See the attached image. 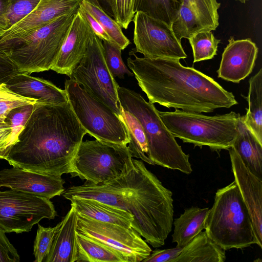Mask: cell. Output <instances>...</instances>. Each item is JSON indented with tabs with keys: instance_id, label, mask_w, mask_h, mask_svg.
Wrapping results in <instances>:
<instances>
[{
	"instance_id": "obj_27",
	"label": "cell",
	"mask_w": 262,
	"mask_h": 262,
	"mask_svg": "<svg viewBox=\"0 0 262 262\" xmlns=\"http://www.w3.org/2000/svg\"><path fill=\"white\" fill-rule=\"evenodd\" d=\"M180 3L177 17L171 24L172 31L179 41L202 31H211L203 24L191 5Z\"/></svg>"
},
{
	"instance_id": "obj_20",
	"label": "cell",
	"mask_w": 262,
	"mask_h": 262,
	"mask_svg": "<svg viewBox=\"0 0 262 262\" xmlns=\"http://www.w3.org/2000/svg\"><path fill=\"white\" fill-rule=\"evenodd\" d=\"M78 217L74 207L71 206L62 220L44 262H76Z\"/></svg>"
},
{
	"instance_id": "obj_1",
	"label": "cell",
	"mask_w": 262,
	"mask_h": 262,
	"mask_svg": "<svg viewBox=\"0 0 262 262\" xmlns=\"http://www.w3.org/2000/svg\"><path fill=\"white\" fill-rule=\"evenodd\" d=\"M86 134L69 101L37 102L17 141L0 155V159L13 167L61 176L70 173L74 156Z\"/></svg>"
},
{
	"instance_id": "obj_16",
	"label": "cell",
	"mask_w": 262,
	"mask_h": 262,
	"mask_svg": "<svg viewBox=\"0 0 262 262\" xmlns=\"http://www.w3.org/2000/svg\"><path fill=\"white\" fill-rule=\"evenodd\" d=\"M222 54L218 77L238 83L252 72L258 48L250 38L235 40L231 37Z\"/></svg>"
},
{
	"instance_id": "obj_19",
	"label": "cell",
	"mask_w": 262,
	"mask_h": 262,
	"mask_svg": "<svg viewBox=\"0 0 262 262\" xmlns=\"http://www.w3.org/2000/svg\"><path fill=\"white\" fill-rule=\"evenodd\" d=\"M5 83L14 93L35 99L39 102L60 104L68 101L64 90L49 80L33 77L26 73H18Z\"/></svg>"
},
{
	"instance_id": "obj_40",
	"label": "cell",
	"mask_w": 262,
	"mask_h": 262,
	"mask_svg": "<svg viewBox=\"0 0 262 262\" xmlns=\"http://www.w3.org/2000/svg\"><path fill=\"white\" fill-rule=\"evenodd\" d=\"M183 248L176 247L166 249H156L144 259L143 262H173L181 253Z\"/></svg>"
},
{
	"instance_id": "obj_32",
	"label": "cell",
	"mask_w": 262,
	"mask_h": 262,
	"mask_svg": "<svg viewBox=\"0 0 262 262\" xmlns=\"http://www.w3.org/2000/svg\"><path fill=\"white\" fill-rule=\"evenodd\" d=\"M40 0H10L6 12L0 16V29H10L36 8Z\"/></svg>"
},
{
	"instance_id": "obj_13",
	"label": "cell",
	"mask_w": 262,
	"mask_h": 262,
	"mask_svg": "<svg viewBox=\"0 0 262 262\" xmlns=\"http://www.w3.org/2000/svg\"><path fill=\"white\" fill-rule=\"evenodd\" d=\"M133 21L136 53L150 59L180 60L187 57L181 41L167 23L141 12H136Z\"/></svg>"
},
{
	"instance_id": "obj_18",
	"label": "cell",
	"mask_w": 262,
	"mask_h": 262,
	"mask_svg": "<svg viewBox=\"0 0 262 262\" xmlns=\"http://www.w3.org/2000/svg\"><path fill=\"white\" fill-rule=\"evenodd\" d=\"M94 34L88 23L78 11L51 70L70 77L84 56Z\"/></svg>"
},
{
	"instance_id": "obj_48",
	"label": "cell",
	"mask_w": 262,
	"mask_h": 262,
	"mask_svg": "<svg viewBox=\"0 0 262 262\" xmlns=\"http://www.w3.org/2000/svg\"><path fill=\"white\" fill-rule=\"evenodd\" d=\"M3 31L0 29V33L2 32Z\"/></svg>"
},
{
	"instance_id": "obj_36",
	"label": "cell",
	"mask_w": 262,
	"mask_h": 262,
	"mask_svg": "<svg viewBox=\"0 0 262 262\" xmlns=\"http://www.w3.org/2000/svg\"><path fill=\"white\" fill-rule=\"evenodd\" d=\"M37 100L19 95L10 90L5 83H0V121L6 118L12 109L20 106L34 104Z\"/></svg>"
},
{
	"instance_id": "obj_24",
	"label": "cell",
	"mask_w": 262,
	"mask_h": 262,
	"mask_svg": "<svg viewBox=\"0 0 262 262\" xmlns=\"http://www.w3.org/2000/svg\"><path fill=\"white\" fill-rule=\"evenodd\" d=\"M209 208L191 207L185 210L174 220L172 242L183 248L205 229V223Z\"/></svg>"
},
{
	"instance_id": "obj_6",
	"label": "cell",
	"mask_w": 262,
	"mask_h": 262,
	"mask_svg": "<svg viewBox=\"0 0 262 262\" xmlns=\"http://www.w3.org/2000/svg\"><path fill=\"white\" fill-rule=\"evenodd\" d=\"M205 229L225 251L254 244L251 218L234 181L215 193L205 220Z\"/></svg>"
},
{
	"instance_id": "obj_43",
	"label": "cell",
	"mask_w": 262,
	"mask_h": 262,
	"mask_svg": "<svg viewBox=\"0 0 262 262\" xmlns=\"http://www.w3.org/2000/svg\"><path fill=\"white\" fill-rule=\"evenodd\" d=\"M11 128H0V155L8 148L11 136Z\"/></svg>"
},
{
	"instance_id": "obj_9",
	"label": "cell",
	"mask_w": 262,
	"mask_h": 262,
	"mask_svg": "<svg viewBox=\"0 0 262 262\" xmlns=\"http://www.w3.org/2000/svg\"><path fill=\"white\" fill-rule=\"evenodd\" d=\"M64 90L73 111L87 134L106 142L128 144V133L122 116L93 97L72 79L66 80Z\"/></svg>"
},
{
	"instance_id": "obj_35",
	"label": "cell",
	"mask_w": 262,
	"mask_h": 262,
	"mask_svg": "<svg viewBox=\"0 0 262 262\" xmlns=\"http://www.w3.org/2000/svg\"><path fill=\"white\" fill-rule=\"evenodd\" d=\"M102 43L105 62L113 76L120 79H123L125 75L134 76L123 61L121 48L113 42L103 41Z\"/></svg>"
},
{
	"instance_id": "obj_12",
	"label": "cell",
	"mask_w": 262,
	"mask_h": 262,
	"mask_svg": "<svg viewBox=\"0 0 262 262\" xmlns=\"http://www.w3.org/2000/svg\"><path fill=\"white\" fill-rule=\"evenodd\" d=\"M77 232L116 252L127 262H140L151 253L146 242L132 227L97 221L78 214Z\"/></svg>"
},
{
	"instance_id": "obj_29",
	"label": "cell",
	"mask_w": 262,
	"mask_h": 262,
	"mask_svg": "<svg viewBox=\"0 0 262 262\" xmlns=\"http://www.w3.org/2000/svg\"><path fill=\"white\" fill-rule=\"evenodd\" d=\"M81 5L100 24L121 49L124 50L130 43L123 34L121 26L103 10L98 0H82Z\"/></svg>"
},
{
	"instance_id": "obj_17",
	"label": "cell",
	"mask_w": 262,
	"mask_h": 262,
	"mask_svg": "<svg viewBox=\"0 0 262 262\" xmlns=\"http://www.w3.org/2000/svg\"><path fill=\"white\" fill-rule=\"evenodd\" d=\"M82 0H40L35 9L10 29L0 33V40L22 36L58 17L79 9Z\"/></svg>"
},
{
	"instance_id": "obj_23",
	"label": "cell",
	"mask_w": 262,
	"mask_h": 262,
	"mask_svg": "<svg viewBox=\"0 0 262 262\" xmlns=\"http://www.w3.org/2000/svg\"><path fill=\"white\" fill-rule=\"evenodd\" d=\"M225 250L205 232H201L184 247L173 262H224Z\"/></svg>"
},
{
	"instance_id": "obj_10",
	"label": "cell",
	"mask_w": 262,
	"mask_h": 262,
	"mask_svg": "<svg viewBox=\"0 0 262 262\" xmlns=\"http://www.w3.org/2000/svg\"><path fill=\"white\" fill-rule=\"evenodd\" d=\"M70 79L76 81L93 97L119 116H122L117 90L119 85L105 60L102 40L95 34L85 54L73 71Z\"/></svg>"
},
{
	"instance_id": "obj_5",
	"label": "cell",
	"mask_w": 262,
	"mask_h": 262,
	"mask_svg": "<svg viewBox=\"0 0 262 262\" xmlns=\"http://www.w3.org/2000/svg\"><path fill=\"white\" fill-rule=\"evenodd\" d=\"M117 92L121 108L134 115L143 128L148 158L155 165L191 173L189 155L182 150L174 136L165 127L154 104L127 88L119 86Z\"/></svg>"
},
{
	"instance_id": "obj_42",
	"label": "cell",
	"mask_w": 262,
	"mask_h": 262,
	"mask_svg": "<svg viewBox=\"0 0 262 262\" xmlns=\"http://www.w3.org/2000/svg\"><path fill=\"white\" fill-rule=\"evenodd\" d=\"M18 73L14 63L0 51V83H6Z\"/></svg>"
},
{
	"instance_id": "obj_38",
	"label": "cell",
	"mask_w": 262,
	"mask_h": 262,
	"mask_svg": "<svg viewBox=\"0 0 262 262\" xmlns=\"http://www.w3.org/2000/svg\"><path fill=\"white\" fill-rule=\"evenodd\" d=\"M108 5L114 19L124 29L133 21L135 12V0H103Z\"/></svg>"
},
{
	"instance_id": "obj_22",
	"label": "cell",
	"mask_w": 262,
	"mask_h": 262,
	"mask_svg": "<svg viewBox=\"0 0 262 262\" xmlns=\"http://www.w3.org/2000/svg\"><path fill=\"white\" fill-rule=\"evenodd\" d=\"M70 201L78 215L97 221L132 227L133 215L124 210L93 200L75 199Z\"/></svg>"
},
{
	"instance_id": "obj_34",
	"label": "cell",
	"mask_w": 262,
	"mask_h": 262,
	"mask_svg": "<svg viewBox=\"0 0 262 262\" xmlns=\"http://www.w3.org/2000/svg\"><path fill=\"white\" fill-rule=\"evenodd\" d=\"M62 221L54 227H44L38 224V229L34 242L35 262H43L48 255L56 234Z\"/></svg>"
},
{
	"instance_id": "obj_47",
	"label": "cell",
	"mask_w": 262,
	"mask_h": 262,
	"mask_svg": "<svg viewBox=\"0 0 262 262\" xmlns=\"http://www.w3.org/2000/svg\"><path fill=\"white\" fill-rule=\"evenodd\" d=\"M99 2H100V1H101V2H103V0H98Z\"/></svg>"
},
{
	"instance_id": "obj_28",
	"label": "cell",
	"mask_w": 262,
	"mask_h": 262,
	"mask_svg": "<svg viewBox=\"0 0 262 262\" xmlns=\"http://www.w3.org/2000/svg\"><path fill=\"white\" fill-rule=\"evenodd\" d=\"M121 113L128 133L129 142L127 147L132 157L140 159L149 164L155 165L148 157L147 140L140 121L134 115L122 108Z\"/></svg>"
},
{
	"instance_id": "obj_21",
	"label": "cell",
	"mask_w": 262,
	"mask_h": 262,
	"mask_svg": "<svg viewBox=\"0 0 262 262\" xmlns=\"http://www.w3.org/2000/svg\"><path fill=\"white\" fill-rule=\"evenodd\" d=\"M232 147L248 169L262 180V143L246 126L243 116L238 120L237 135Z\"/></svg>"
},
{
	"instance_id": "obj_8",
	"label": "cell",
	"mask_w": 262,
	"mask_h": 262,
	"mask_svg": "<svg viewBox=\"0 0 262 262\" xmlns=\"http://www.w3.org/2000/svg\"><path fill=\"white\" fill-rule=\"evenodd\" d=\"M133 159L127 145L97 139L82 141L70 174L94 184L104 183L127 174L134 168Z\"/></svg>"
},
{
	"instance_id": "obj_4",
	"label": "cell",
	"mask_w": 262,
	"mask_h": 262,
	"mask_svg": "<svg viewBox=\"0 0 262 262\" xmlns=\"http://www.w3.org/2000/svg\"><path fill=\"white\" fill-rule=\"evenodd\" d=\"M78 9L27 35L0 40V51L19 72L30 74L51 70Z\"/></svg>"
},
{
	"instance_id": "obj_14",
	"label": "cell",
	"mask_w": 262,
	"mask_h": 262,
	"mask_svg": "<svg viewBox=\"0 0 262 262\" xmlns=\"http://www.w3.org/2000/svg\"><path fill=\"white\" fill-rule=\"evenodd\" d=\"M228 150L234 182L251 218L254 244L262 248V180L248 169L233 147Z\"/></svg>"
},
{
	"instance_id": "obj_25",
	"label": "cell",
	"mask_w": 262,
	"mask_h": 262,
	"mask_svg": "<svg viewBox=\"0 0 262 262\" xmlns=\"http://www.w3.org/2000/svg\"><path fill=\"white\" fill-rule=\"evenodd\" d=\"M248 96L247 113L243 116L248 128L262 143V69L250 78Z\"/></svg>"
},
{
	"instance_id": "obj_7",
	"label": "cell",
	"mask_w": 262,
	"mask_h": 262,
	"mask_svg": "<svg viewBox=\"0 0 262 262\" xmlns=\"http://www.w3.org/2000/svg\"><path fill=\"white\" fill-rule=\"evenodd\" d=\"M167 129L183 142L202 147L208 146L217 152L229 150L238 132L239 113L206 116L200 113L176 109L173 112L158 111Z\"/></svg>"
},
{
	"instance_id": "obj_33",
	"label": "cell",
	"mask_w": 262,
	"mask_h": 262,
	"mask_svg": "<svg viewBox=\"0 0 262 262\" xmlns=\"http://www.w3.org/2000/svg\"><path fill=\"white\" fill-rule=\"evenodd\" d=\"M191 5L203 24L211 31L219 25L218 9L221 4L217 0H180Z\"/></svg>"
},
{
	"instance_id": "obj_15",
	"label": "cell",
	"mask_w": 262,
	"mask_h": 262,
	"mask_svg": "<svg viewBox=\"0 0 262 262\" xmlns=\"http://www.w3.org/2000/svg\"><path fill=\"white\" fill-rule=\"evenodd\" d=\"M61 176H48L18 167L0 171V188L7 187L51 199L64 191Z\"/></svg>"
},
{
	"instance_id": "obj_46",
	"label": "cell",
	"mask_w": 262,
	"mask_h": 262,
	"mask_svg": "<svg viewBox=\"0 0 262 262\" xmlns=\"http://www.w3.org/2000/svg\"><path fill=\"white\" fill-rule=\"evenodd\" d=\"M235 1H239L240 2H241L242 3H245L247 1H249V0H235Z\"/></svg>"
},
{
	"instance_id": "obj_39",
	"label": "cell",
	"mask_w": 262,
	"mask_h": 262,
	"mask_svg": "<svg viewBox=\"0 0 262 262\" xmlns=\"http://www.w3.org/2000/svg\"><path fill=\"white\" fill-rule=\"evenodd\" d=\"M17 250L9 242L5 232L0 228V262H19Z\"/></svg>"
},
{
	"instance_id": "obj_11",
	"label": "cell",
	"mask_w": 262,
	"mask_h": 262,
	"mask_svg": "<svg viewBox=\"0 0 262 262\" xmlns=\"http://www.w3.org/2000/svg\"><path fill=\"white\" fill-rule=\"evenodd\" d=\"M56 216L49 199L13 189L0 191V228L5 233L29 232L43 219Z\"/></svg>"
},
{
	"instance_id": "obj_2",
	"label": "cell",
	"mask_w": 262,
	"mask_h": 262,
	"mask_svg": "<svg viewBox=\"0 0 262 262\" xmlns=\"http://www.w3.org/2000/svg\"><path fill=\"white\" fill-rule=\"evenodd\" d=\"M127 59L139 86L151 103L195 113H210L238 104L234 95L210 77L180 60L138 56Z\"/></svg>"
},
{
	"instance_id": "obj_31",
	"label": "cell",
	"mask_w": 262,
	"mask_h": 262,
	"mask_svg": "<svg viewBox=\"0 0 262 262\" xmlns=\"http://www.w3.org/2000/svg\"><path fill=\"white\" fill-rule=\"evenodd\" d=\"M188 40L192 49L194 63L213 58L217 54L218 45L221 42L211 31L199 32Z\"/></svg>"
},
{
	"instance_id": "obj_3",
	"label": "cell",
	"mask_w": 262,
	"mask_h": 262,
	"mask_svg": "<svg viewBox=\"0 0 262 262\" xmlns=\"http://www.w3.org/2000/svg\"><path fill=\"white\" fill-rule=\"evenodd\" d=\"M133 161L134 168L127 174L106 182L122 192L126 209L133 217L132 227L147 243L158 248L164 245L172 230V193L142 161Z\"/></svg>"
},
{
	"instance_id": "obj_41",
	"label": "cell",
	"mask_w": 262,
	"mask_h": 262,
	"mask_svg": "<svg viewBox=\"0 0 262 262\" xmlns=\"http://www.w3.org/2000/svg\"><path fill=\"white\" fill-rule=\"evenodd\" d=\"M78 12L85 19L94 33L102 41L114 43L105 30L96 18L90 14L81 4Z\"/></svg>"
},
{
	"instance_id": "obj_37",
	"label": "cell",
	"mask_w": 262,
	"mask_h": 262,
	"mask_svg": "<svg viewBox=\"0 0 262 262\" xmlns=\"http://www.w3.org/2000/svg\"><path fill=\"white\" fill-rule=\"evenodd\" d=\"M33 105L28 104L15 107L7 115L5 121L9 124L12 130L8 148L17 141L19 133L33 111Z\"/></svg>"
},
{
	"instance_id": "obj_44",
	"label": "cell",
	"mask_w": 262,
	"mask_h": 262,
	"mask_svg": "<svg viewBox=\"0 0 262 262\" xmlns=\"http://www.w3.org/2000/svg\"><path fill=\"white\" fill-rule=\"evenodd\" d=\"M10 0H0V16L6 11Z\"/></svg>"
},
{
	"instance_id": "obj_26",
	"label": "cell",
	"mask_w": 262,
	"mask_h": 262,
	"mask_svg": "<svg viewBox=\"0 0 262 262\" xmlns=\"http://www.w3.org/2000/svg\"><path fill=\"white\" fill-rule=\"evenodd\" d=\"M76 262H127L121 255L101 243L76 233Z\"/></svg>"
},
{
	"instance_id": "obj_30",
	"label": "cell",
	"mask_w": 262,
	"mask_h": 262,
	"mask_svg": "<svg viewBox=\"0 0 262 262\" xmlns=\"http://www.w3.org/2000/svg\"><path fill=\"white\" fill-rule=\"evenodd\" d=\"M180 4L178 0H135L134 10L135 13L143 12L171 27Z\"/></svg>"
},
{
	"instance_id": "obj_45",
	"label": "cell",
	"mask_w": 262,
	"mask_h": 262,
	"mask_svg": "<svg viewBox=\"0 0 262 262\" xmlns=\"http://www.w3.org/2000/svg\"><path fill=\"white\" fill-rule=\"evenodd\" d=\"M10 127L9 124L7 122L0 121V128H7Z\"/></svg>"
}]
</instances>
